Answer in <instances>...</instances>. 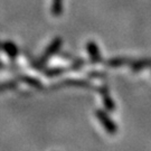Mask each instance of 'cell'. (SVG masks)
I'll return each mask as SVG.
<instances>
[{"mask_svg":"<svg viewBox=\"0 0 151 151\" xmlns=\"http://www.w3.org/2000/svg\"><path fill=\"white\" fill-rule=\"evenodd\" d=\"M151 66V60H137L132 63V70L137 72V70H140L145 67H149Z\"/></svg>","mask_w":151,"mask_h":151,"instance_id":"obj_10","label":"cell"},{"mask_svg":"<svg viewBox=\"0 0 151 151\" xmlns=\"http://www.w3.org/2000/svg\"><path fill=\"white\" fill-rule=\"evenodd\" d=\"M17 86L16 82H7V83H0V91L5 90H12L14 87Z\"/></svg>","mask_w":151,"mask_h":151,"instance_id":"obj_12","label":"cell"},{"mask_svg":"<svg viewBox=\"0 0 151 151\" xmlns=\"http://www.w3.org/2000/svg\"><path fill=\"white\" fill-rule=\"evenodd\" d=\"M22 81L24 83L28 84L29 86L35 87V88H42L43 87L42 82L39 81V80H37V78H35V77H32V76H28V75L22 76Z\"/></svg>","mask_w":151,"mask_h":151,"instance_id":"obj_7","label":"cell"},{"mask_svg":"<svg viewBox=\"0 0 151 151\" xmlns=\"http://www.w3.org/2000/svg\"><path fill=\"white\" fill-rule=\"evenodd\" d=\"M130 63H131V60L127 58V57H114V58L109 60L106 64L111 67H119V66H123V65L130 64Z\"/></svg>","mask_w":151,"mask_h":151,"instance_id":"obj_6","label":"cell"},{"mask_svg":"<svg viewBox=\"0 0 151 151\" xmlns=\"http://www.w3.org/2000/svg\"><path fill=\"white\" fill-rule=\"evenodd\" d=\"M2 50L11 60L16 58L18 56V48H17L16 44L14 42H10V40H7L5 43H2Z\"/></svg>","mask_w":151,"mask_h":151,"instance_id":"obj_4","label":"cell"},{"mask_svg":"<svg viewBox=\"0 0 151 151\" xmlns=\"http://www.w3.org/2000/svg\"><path fill=\"white\" fill-rule=\"evenodd\" d=\"M62 44H63V39L60 37L54 38V39L50 42V44L46 47L44 54L36 60V63H35L34 66H35L36 68H38V70L43 68L44 66L46 65V63L49 60V58H52L56 53H58V50H60V47H62Z\"/></svg>","mask_w":151,"mask_h":151,"instance_id":"obj_1","label":"cell"},{"mask_svg":"<svg viewBox=\"0 0 151 151\" xmlns=\"http://www.w3.org/2000/svg\"><path fill=\"white\" fill-rule=\"evenodd\" d=\"M63 12V0H53L52 4V14L54 16H60Z\"/></svg>","mask_w":151,"mask_h":151,"instance_id":"obj_9","label":"cell"},{"mask_svg":"<svg viewBox=\"0 0 151 151\" xmlns=\"http://www.w3.org/2000/svg\"><path fill=\"white\" fill-rule=\"evenodd\" d=\"M100 92H101V94H102V100H103L104 105H105V109H106L108 111H111V112L114 111V110H115V104H114L112 97H110L108 86L101 87Z\"/></svg>","mask_w":151,"mask_h":151,"instance_id":"obj_5","label":"cell"},{"mask_svg":"<svg viewBox=\"0 0 151 151\" xmlns=\"http://www.w3.org/2000/svg\"><path fill=\"white\" fill-rule=\"evenodd\" d=\"M95 114H96V118L99 119V121L102 123V125L108 131V133H110V134H115L116 133L118 128L114 123V121L112 119H110V116L103 110H96Z\"/></svg>","mask_w":151,"mask_h":151,"instance_id":"obj_2","label":"cell"},{"mask_svg":"<svg viewBox=\"0 0 151 151\" xmlns=\"http://www.w3.org/2000/svg\"><path fill=\"white\" fill-rule=\"evenodd\" d=\"M0 49H2V44H0Z\"/></svg>","mask_w":151,"mask_h":151,"instance_id":"obj_14","label":"cell"},{"mask_svg":"<svg viewBox=\"0 0 151 151\" xmlns=\"http://www.w3.org/2000/svg\"><path fill=\"white\" fill-rule=\"evenodd\" d=\"M62 85H78V86H86L88 83L85 81H76V80H68L62 83Z\"/></svg>","mask_w":151,"mask_h":151,"instance_id":"obj_11","label":"cell"},{"mask_svg":"<svg viewBox=\"0 0 151 151\" xmlns=\"http://www.w3.org/2000/svg\"><path fill=\"white\" fill-rule=\"evenodd\" d=\"M84 65V60H82V58H78L77 60H75L73 64L70 65V70H80L82 66Z\"/></svg>","mask_w":151,"mask_h":151,"instance_id":"obj_13","label":"cell"},{"mask_svg":"<svg viewBox=\"0 0 151 151\" xmlns=\"http://www.w3.org/2000/svg\"><path fill=\"white\" fill-rule=\"evenodd\" d=\"M65 72H67V68H65V67H54V68L44 70V74L47 77H55V76L64 74Z\"/></svg>","mask_w":151,"mask_h":151,"instance_id":"obj_8","label":"cell"},{"mask_svg":"<svg viewBox=\"0 0 151 151\" xmlns=\"http://www.w3.org/2000/svg\"><path fill=\"white\" fill-rule=\"evenodd\" d=\"M87 47V52H88V55H90V58H91L92 63L94 64H97L101 62V54H100V49L97 47V45L95 42H88L86 45Z\"/></svg>","mask_w":151,"mask_h":151,"instance_id":"obj_3","label":"cell"}]
</instances>
